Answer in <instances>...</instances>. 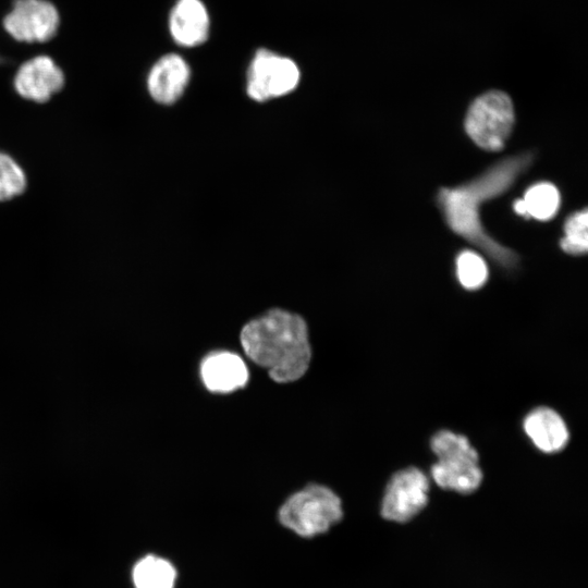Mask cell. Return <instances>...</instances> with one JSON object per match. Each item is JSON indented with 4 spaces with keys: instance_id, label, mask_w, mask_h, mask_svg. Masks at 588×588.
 <instances>
[{
    "instance_id": "19",
    "label": "cell",
    "mask_w": 588,
    "mask_h": 588,
    "mask_svg": "<svg viewBox=\"0 0 588 588\" xmlns=\"http://www.w3.org/2000/svg\"><path fill=\"white\" fill-rule=\"evenodd\" d=\"M514 210L516 213L525 217V218H529L528 213H527V210H526V206H525V203L523 199H517L515 200L514 203Z\"/></svg>"
},
{
    "instance_id": "1",
    "label": "cell",
    "mask_w": 588,
    "mask_h": 588,
    "mask_svg": "<svg viewBox=\"0 0 588 588\" xmlns=\"http://www.w3.org/2000/svg\"><path fill=\"white\" fill-rule=\"evenodd\" d=\"M531 161L530 152L507 157L476 179L455 187H442L437 194L438 207L449 228L507 270L516 268L519 257L485 231L480 207L505 193Z\"/></svg>"
},
{
    "instance_id": "8",
    "label": "cell",
    "mask_w": 588,
    "mask_h": 588,
    "mask_svg": "<svg viewBox=\"0 0 588 588\" xmlns=\"http://www.w3.org/2000/svg\"><path fill=\"white\" fill-rule=\"evenodd\" d=\"M60 15L48 0H14L3 19L7 33L22 42H46L58 32Z\"/></svg>"
},
{
    "instance_id": "17",
    "label": "cell",
    "mask_w": 588,
    "mask_h": 588,
    "mask_svg": "<svg viewBox=\"0 0 588 588\" xmlns=\"http://www.w3.org/2000/svg\"><path fill=\"white\" fill-rule=\"evenodd\" d=\"M565 236L561 248L571 255H585L588 249V215L587 209L573 213L564 224Z\"/></svg>"
},
{
    "instance_id": "2",
    "label": "cell",
    "mask_w": 588,
    "mask_h": 588,
    "mask_svg": "<svg viewBox=\"0 0 588 588\" xmlns=\"http://www.w3.org/2000/svg\"><path fill=\"white\" fill-rule=\"evenodd\" d=\"M246 355L266 368L277 382L299 379L310 362V345L304 319L283 309H271L249 321L241 332Z\"/></svg>"
},
{
    "instance_id": "13",
    "label": "cell",
    "mask_w": 588,
    "mask_h": 588,
    "mask_svg": "<svg viewBox=\"0 0 588 588\" xmlns=\"http://www.w3.org/2000/svg\"><path fill=\"white\" fill-rule=\"evenodd\" d=\"M523 428L535 446L544 453L565 448L569 432L563 418L552 408L537 407L525 417Z\"/></svg>"
},
{
    "instance_id": "4",
    "label": "cell",
    "mask_w": 588,
    "mask_h": 588,
    "mask_svg": "<svg viewBox=\"0 0 588 588\" xmlns=\"http://www.w3.org/2000/svg\"><path fill=\"white\" fill-rule=\"evenodd\" d=\"M342 516L340 498L319 485H310L293 494L279 511L281 524L303 537L326 532Z\"/></svg>"
},
{
    "instance_id": "10",
    "label": "cell",
    "mask_w": 588,
    "mask_h": 588,
    "mask_svg": "<svg viewBox=\"0 0 588 588\" xmlns=\"http://www.w3.org/2000/svg\"><path fill=\"white\" fill-rule=\"evenodd\" d=\"M188 81L189 68L186 61L176 53H168L150 69L147 89L155 101L171 105L182 96Z\"/></svg>"
},
{
    "instance_id": "7",
    "label": "cell",
    "mask_w": 588,
    "mask_h": 588,
    "mask_svg": "<svg viewBox=\"0 0 588 588\" xmlns=\"http://www.w3.org/2000/svg\"><path fill=\"white\" fill-rule=\"evenodd\" d=\"M428 477L416 467L396 471L390 479L382 499L381 515L392 522L405 523L427 504Z\"/></svg>"
},
{
    "instance_id": "5",
    "label": "cell",
    "mask_w": 588,
    "mask_h": 588,
    "mask_svg": "<svg viewBox=\"0 0 588 588\" xmlns=\"http://www.w3.org/2000/svg\"><path fill=\"white\" fill-rule=\"evenodd\" d=\"M514 124L511 97L501 90H489L477 97L465 117V131L481 149L501 150Z\"/></svg>"
},
{
    "instance_id": "14",
    "label": "cell",
    "mask_w": 588,
    "mask_h": 588,
    "mask_svg": "<svg viewBox=\"0 0 588 588\" xmlns=\"http://www.w3.org/2000/svg\"><path fill=\"white\" fill-rule=\"evenodd\" d=\"M132 578L135 588H174L176 571L168 560L147 555L134 565Z\"/></svg>"
},
{
    "instance_id": "18",
    "label": "cell",
    "mask_w": 588,
    "mask_h": 588,
    "mask_svg": "<svg viewBox=\"0 0 588 588\" xmlns=\"http://www.w3.org/2000/svg\"><path fill=\"white\" fill-rule=\"evenodd\" d=\"M456 274L460 283L468 290L481 287L488 277L485 260L476 253L463 252L456 259Z\"/></svg>"
},
{
    "instance_id": "15",
    "label": "cell",
    "mask_w": 588,
    "mask_h": 588,
    "mask_svg": "<svg viewBox=\"0 0 588 588\" xmlns=\"http://www.w3.org/2000/svg\"><path fill=\"white\" fill-rule=\"evenodd\" d=\"M27 184V175L21 163L11 155L0 151V203L23 195Z\"/></svg>"
},
{
    "instance_id": "6",
    "label": "cell",
    "mask_w": 588,
    "mask_h": 588,
    "mask_svg": "<svg viewBox=\"0 0 588 588\" xmlns=\"http://www.w3.org/2000/svg\"><path fill=\"white\" fill-rule=\"evenodd\" d=\"M299 77V69L292 59L260 49L248 69L247 94L256 101L280 97L291 93Z\"/></svg>"
},
{
    "instance_id": "20",
    "label": "cell",
    "mask_w": 588,
    "mask_h": 588,
    "mask_svg": "<svg viewBox=\"0 0 588 588\" xmlns=\"http://www.w3.org/2000/svg\"><path fill=\"white\" fill-rule=\"evenodd\" d=\"M2 62H3V58L0 56V63H2Z\"/></svg>"
},
{
    "instance_id": "12",
    "label": "cell",
    "mask_w": 588,
    "mask_h": 588,
    "mask_svg": "<svg viewBox=\"0 0 588 588\" xmlns=\"http://www.w3.org/2000/svg\"><path fill=\"white\" fill-rule=\"evenodd\" d=\"M169 28L177 45L195 47L203 44L209 33V15L200 0H179L171 10Z\"/></svg>"
},
{
    "instance_id": "11",
    "label": "cell",
    "mask_w": 588,
    "mask_h": 588,
    "mask_svg": "<svg viewBox=\"0 0 588 588\" xmlns=\"http://www.w3.org/2000/svg\"><path fill=\"white\" fill-rule=\"evenodd\" d=\"M200 376L209 391L228 393L246 384L248 370L238 355L217 352L205 357L200 366Z\"/></svg>"
},
{
    "instance_id": "9",
    "label": "cell",
    "mask_w": 588,
    "mask_h": 588,
    "mask_svg": "<svg viewBox=\"0 0 588 588\" xmlns=\"http://www.w3.org/2000/svg\"><path fill=\"white\" fill-rule=\"evenodd\" d=\"M64 83L62 69L48 56H37L22 63L13 79L19 96L36 103L49 101Z\"/></svg>"
},
{
    "instance_id": "3",
    "label": "cell",
    "mask_w": 588,
    "mask_h": 588,
    "mask_svg": "<svg viewBox=\"0 0 588 588\" xmlns=\"http://www.w3.org/2000/svg\"><path fill=\"white\" fill-rule=\"evenodd\" d=\"M430 446L438 457L431 476L440 488L466 494L480 486L478 453L465 436L441 430L431 438Z\"/></svg>"
},
{
    "instance_id": "16",
    "label": "cell",
    "mask_w": 588,
    "mask_h": 588,
    "mask_svg": "<svg viewBox=\"0 0 588 588\" xmlns=\"http://www.w3.org/2000/svg\"><path fill=\"white\" fill-rule=\"evenodd\" d=\"M527 213L538 220L552 218L559 209L560 195L556 187L550 183L532 185L523 198Z\"/></svg>"
}]
</instances>
